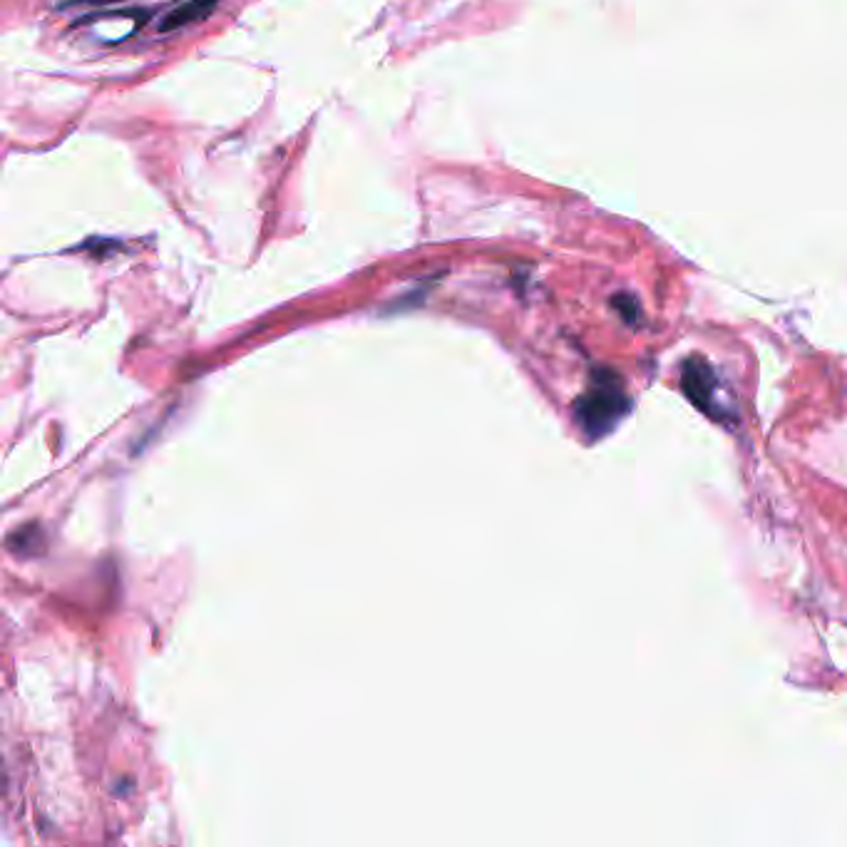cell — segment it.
Returning a JSON list of instances; mask_svg holds the SVG:
<instances>
[{
	"mask_svg": "<svg viewBox=\"0 0 847 847\" xmlns=\"http://www.w3.org/2000/svg\"><path fill=\"white\" fill-rule=\"evenodd\" d=\"M575 411L582 431L599 437L612 431L629 413V398H626L622 383L612 374L597 376L594 386L579 398Z\"/></svg>",
	"mask_w": 847,
	"mask_h": 847,
	"instance_id": "cell-1",
	"label": "cell"
},
{
	"mask_svg": "<svg viewBox=\"0 0 847 847\" xmlns=\"http://www.w3.org/2000/svg\"><path fill=\"white\" fill-rule=\"evenodd\" d=\"M683 393L691 398V403H696L703 413H709L713 417H718V403H716V390H718V378L713 374V368L701 358H691L683 366V378H681Z\"/></svg>",
	"mask_w": 847,
	"mask_h": 847,
	"instance_id": "cell-2",
	"label": "cell"
},
{
	"mask_svg": "<svg viewBox=\"0 0 847 847\" xmlns=\"http://www.w3.org/2000/svg\"><path fill=\"white\" fill-rule=\"evenodd\" d=\"M216 8V0H189V3H182L169 11L165 18L159 21V31L169 33L177 31V27H185L189 23H197L207 18Z\"/></svg>",
	"mask_w": 847,
	"mask_h": 847,
	"instance_id": "cell-3",
	"label": "cell"
},
{
	"mask_svg": "<svg viewBox=\"0 0 847 847\" xmlns=\"http://www.w3.org/2000/svg\"><path fill=\"white\" fill-rule=\"evenodd\" d=\"M108 3H115V0H68L65 5H108Z\"/></svg>",
	"mask_w": 847,
	"mask_h": 847,
	"instance_id": "cell-4",
	"label": "cell"
}]
</instances>
